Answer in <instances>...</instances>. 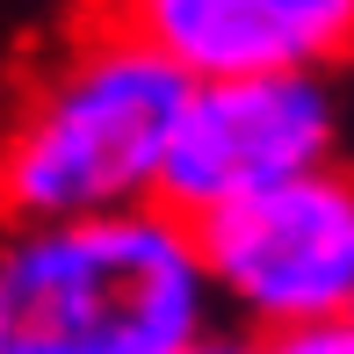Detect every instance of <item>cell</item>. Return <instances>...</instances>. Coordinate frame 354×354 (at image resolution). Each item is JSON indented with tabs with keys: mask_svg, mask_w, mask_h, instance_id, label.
Instances as JSON below:
<instances>
[{
	"mask_svg": "<svg viewBox=\"0 0 354 354\" xmlns=\"http://www.w3.org/2000/svg\"><path fill=\"white\" fill-rule=\"evenodd\" d=\"M210 318L196 224L167 203L0 224V354H174Z\"/></svg>",
	"mask_w": 354,
	"mask_h": 354,
	"instance_id": "cell-1",
	"label": "cell"
},
{
	"mask_svg": "<svg viewBox=\"0 0 354 354\" xmlns=\"http://www.w3.org/2000/svg\"><path fill=\"white\" fill-rule=\"evenodd\" d=\"M188 73L102 15L37 73L0 131V224L159 203Z\"/></svg>",
	"mask_w": 354,
	"mask_h": 354,
	"instance_id": "cell-2",
	"label": "cell"
},
{
	"mask_svg": "<svg viewBox=\"0 0 354 354\" xmlns=\"http://www.w3.org/2000/svg\"><path fill=\"white\" fill-rule=\"evenodd\" d=\"M217 304L246 333H297L354 311V174L311 167L196 224Z\"/></svg>",
	"mask_w": 354,
	"mask_h": 354,
	"instance_id": "cell-3",
	"label": "cell"
},
{
	"mask_svg": "<svg viewBox=\"0 0 354 354\" xmlns=\"http://www.w3.org/2000/svg\"><path fill=\"white\" fill-rule=\"evenodd\" d=\"M340 138V109L326 94V73H224L188 80L181 123L167 145L159 203L174 217L203 224L232 203L282 188L297 174L326 167Z\"/></svg>",
	"mask_w": 354,
	"mask_h": 354,
	"instance_id": "cell-4",
	"label": "cell"
},
{
	"mask_svg": "<svg viewBox=\"0 0 354 354\" xmlns=\"http://www.w3.org/2000/svg\"><path fill=\"white\" fill-rule=\"evenodd\" d=\"M109 15L188 80L326 73L354 51V0H109Z\"/></svg>",
	"mask_w": 354,
	"mask_h": 354,
	"instance_id": "cell-5",
	"label": "cell"
},
{
	"mask_svg": "<svg viewBox=\"0 0 354 354\" xmlns=\"http://www.w3.org/2000/svg\"><path fill=\"white\" fill-rule=\"evenodd\" d=\"M261 354H354V318H326V326H297V333H268Z\"/></svg>",
	"mask_w": 354,
	"mask_h": 354,
	"instance_id": "cell-6",
	"label": "cell"
},
{
	"mask_svg": "<svg viewBox=\"0 0 354 354\" xmlns=\"http://www.w3.org/2000/svg\"><path fill=\"white\" fill-rule=\"evenodd\" d=\"M174 354H261V340H239V333H196L188 347H174Z\"/></svg>",
	"mask_w": 354,
	"mask_h": 354,
	"instance_id": "cell-7",
	"label": "cell"
},
{
	"mask_svg": "<svg viewBox=\"0 0 354 354\" xmlns=\"http://www.w3.org/2000/svg\"><path fill=\"white\" fill-rule=\"evenodd\" d=\"M347 318H354V311H347Z\"/></svg>",
	"mask_w": 354,
	"mask_h": 354,
	"instance_id": "cell-8",
	"label": "cell"
}]
</instances>
